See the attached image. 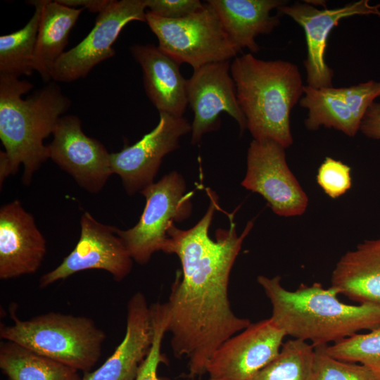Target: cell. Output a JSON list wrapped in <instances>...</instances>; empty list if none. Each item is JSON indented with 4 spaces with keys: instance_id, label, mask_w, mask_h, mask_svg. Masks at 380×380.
Masks as SVG:
<instances>
[{
    "instance_id": "6da1fadb",
    "label": "cell",
    "mask_w": 380,
    "mask_h": 380,
    "mask_svg": "<svg viewBox=\"0 0 380 380\" xmlns=\"http://www.w3.org/2000/svg\"><path fill=\"white\" fill-rule=\"evenodd\" d=\"M208 195L210 204L203 217L186 230L171 223L161 250L177 255L182 265V274L178 272L165 303L167 332L175 356L188 360L191 379L205 373L210 357L224 341L251 324L232 311L228 289L232 267L253 221L239 236L232 213L229 228L217 229L212 239L208 231L219 207L216 194L210 191Z\"/></svg>"
},
{
    "instance_id": "7a4b0ae2",
    "label": "cell",
    "mask_w": 380,
    "mask_h": 380,
    "mask_svg": "<svg viewBox=\"0 0 380 380\" xmlns=\"http://www.w3.org/2000/svg\"><path fill=\"white\" fill-rule=\"evenodd\" d=\"M32 83L0 75V139L5 151L0 152V183L24 167L23 182L31 183L34 173L49 158L44 140L71 105L58 85L51 82L24 100Z\"/></svg>"
},
{
    "instance_id": "3957f363",
    "label": "cell",
    "mask_w": 380,
    "mask_h": 380,
    "mask_svg": "<svg viewBox=\"0 0 380 380\" xmlns=\"http://www.w3.org/2000/svg\"><path fill=\"white\" fill-rule=\"evenodd\" d=\"M257 281L271 303L270 318L275 324L286 336L310 341L314 347L380 327V307L343 303L331 286L324 289L315 282L289 291L281 285L280 276L260 275Z\"/></svg>"
},
{
    "instance_id": "277c9868",
    "label": "cell",
    "mask_w": 380,
    "mask_h": 380,
    "mask_svg": "<svg viewBox=\"0 0 380 380\" xmlns=\"http://www.w3.org/2000/svg\"><path fill=\"white\" fill-rule=\"evenodd\" d=\"M230 72L253 139L272 140L285 148L291 146V112L304 87L298 66L281 59H260L250 53L236 57Z\"/></svg>"
},
{
    "instance_id": "5b68a950",
    "label": "cell",
    "mask_w": 380,
    "mask_h": 380,
    "mask_svg": "<svg viewBox=\"0 0 380 380\" xmlns=\"http://www.w3.org/2000/svg\"><path fill=\"white\" fill-rule=\"evenodd\" d=\"M15 315L13 324H1V338L84 373L100 358L106 336L91 319L49 312L22 320Z\"/></svg>"
},
{
    "instance_id": "8992f818",
    "label": "cell",
    "mask_w": 380,
    "mask_h": 380,
    "mask_svg": "<svg viewBox=\"0 0 380 380\" xmlns=\"http://www.w3.org/2000/svg\"><path fill=\"white\" fill-rule=\"evenodd\" d=\"M146 20L158 39V49L179 65L187 63L194 70L230 61L239 52L208 3L182 18H163L147 11Z\"/></svg>"
},
{
    "instance_id": "52a82bcc",
    "label": "cell",
    "mask_w": 380,
    "mask_h": 380,
    "mask_svg": "<svg viewBox=\"0 0 380 380\" xmlns=\"http://www.w3.org/2000/svg\"><path fill=\"white\" fill-rule=\"evenodd\" d=\"M184 178L171 172L140 193L146 198V205L138 222L132 228L116 233L139 265L146 264L152 255L162 250L171 223L189 217L192 193H186Z\"/></svg>"
},
{
    "instance_id": "ba28073f",
    "label": "cell",
    "mask_w": 380,
    "mask_h": 380,
    "mask_svg": "<svg viewBox=\"0 0 380 380\" xmlns=\"http://www.w3.org/2000/svg\"><path fill=\"white\" fill-rule=\"evenodd\" d=\"M285 149L272 140L253 139L241 185L261 195L277 215L294 217L304 213L308 198L289 167Z\"/></svg>"
},
{
    "instance_id": "9c48e42d",
    "label": "cell",
    "mask_w": 380,
    "mask_h": 380,
    "mask_svg": "<svg viewBox=\"0 0 380 380\" xmlns=\"http://www.w3.org/2000/svg\"><path fill=\"white\" fill-rule=\"evenodd\" d=\"M145 0H110L99 13L89 34L65 51L54 65L51 79L70 82L85 77L103 61L115 54L112 46L122 28L132 21L146 22Z\"/></svg>"
},
{
    "instance_id": "30bf717a",
    "label": "cell",
    "mask_w": 380,
    "mask_h": 380,
    "mask_svg": "<svg viewBox=\"0 0 380 380\" xmlns=\"http://www.w3.org/2000/svg\"><path fill=\"white\" fill-rule=\"evenodd\" d=\"M132 260L116 227L102 224L84 212L75 248L57 267L42 276L39 286L44 288L76 272L94 269L106 270L115 281H121L131 272Z\"/></svg>"
},
{
    "instance_id": "8fae6325",
    "label": "cell",
    "mask_w": 380,
    "mask_h": 380,
    "mask_svg": "<svg viewBox=\"0 0 380 380\" xmlns=\"http://www.w3.org/2000/svg\"><path fill=\"white\" fill-rule=\"evenodd\" d=\"M285 336L270 317L251 323L213 352L205 367L209 380H252L279 354Z\"/></svg>"
},
{
    "instance_id": "7c38bea8",
    "label": "cell",
    "mask_w": 380,
    "mask_h": 380,
    "mask_svg": "<svg viewBox=\"0 0 380 380\" xmlns=\"http://www.w3.org/2000/svg\"><path fill=\"white\" fill-rule=\"evenodd\" d=\"M277 14L292 18L304 30L307 57L303 61L308 85L313 88L333 87V70L325 61L327 39L333 28L345 18L353 15H374L380 17V4H372L369 0H359L334 8L319 9L307 3L284 4Z\"/></svg>"
},
{
    "instance_id": "4fadbf2b",
    "label": "cell",
    "mask_w": 380,
    "mask_h": 380,
    "mask_svg": "<svg viewBox=\"0 0 380 380\" xmlns=\"http://www.w3.org/2000/svg\"><path fill=\"white\" fill-rule=\"evenodd\" d=\"M159 114L153 129L132 146L110 153L113 174L120 176L128 195L152 184L163 157L178 148L180 137L191 132V125L184 117Z\"/></svg>"
},
{
    "instance_id": "5bb4252c",
    "label": "cell",
    "mask_w": 380,
    "mask_h": 380,
    "mask_svg": "<svg viewBox=\"0 0 380 380\" xmlns=\"http://www.w3.org/2000/svg\"><path fill=\"white\" fill-rule=\"evenodd\" d=\"M48 145L49 158L68 172L79 186L96 194L113 174L110 153L98 140L87 136L77 116H61Z\"/></svg>"
},
{
    "instance_id": "9a60e30c",
    "label": "cell",
    "mask_w": 380,
    "mask_h": 380,
    "mask_svg": "<svg viewBox=\"0 0 380 380\" xmlns=\"http://www.w3.org/2000/svg\"><path fill=\"white\" fill-rule=\"evenodd\" d=\"M230 67L229 61L206 64L194 70L187 80L188 103L194 112L192 144L198 143L205 134L220 127L221 112L227 113L237 122L241 133L246 129Z\"/></svg>"
},
{
    "instance_id": "2e32d148",
    "label": "cell",
    "mask_w": 380,
    "mask_h": 380,
    "mask_svg": "<svg viewBox=\"0 0 380 380\" xmlns=\"http://www.w3.org/2000/svg\"><path fill=\"white\" fill-rule=\"evenodd\" d=\"M380 97V81L369 80L345 87L313 88L304 85L300 106L308 110L305 127L333 128L347 136L360 132L367 109Z\"/></svg>"
},
{
    "instance_id": "e0dca14e",
    "label": "cell",
    "mask_w": 380,
    "mask_h": 380,
    "mask_svg": "<svg viewBox=\"0 0 380 380\" xmlns=\"http://www.w3.org/2000/svg\"><path fill=\"white\" fill-rule=\"evenodd\" d=\"M46 252L33 215L14 200L0 209V279L35 272Z\"/></svg>"
},
{
    "instance_id": "ac0fdd59",
    "label": "cell",
    "mask_w": 380,
    "mask_h": 380,
    "mask_svg": "<svg viewBox=\"0 0 380 380\" xmlns=\"http://www.w3.org/2000/svg\"><path fill=\"white\" fill-rule=\"evenodd\" d=\"M155 338L151 306L138 291L127 305L126 332L114 353L97 369L86 372L81 380H136Z\"/></svg>"
},
{
    "instance_id": "d6986e66",
    "label": "cell",
    "mask_w": 380,
    "mask_h": 380,
    "mask_svg": "<svg viewBox=\"0 0 380 380\" xmlns=\"http://www.w3.org/2000/svg\"><path fill=\"white\" fill-rule=\"evenodd\" d=\"M130 51L141 67L146 95L159 113L183 117L188 104L187 80L180 65L153 44H134Z\"/></svg>"
},
{
    "instance_id": "ffe728a7",
    "label": "cell",
    "mask_w": 380,
    "mask_h": 380,
    "mask_svg": "<svg viewBox=\"0 0 380 380\" xmlns=\"http://www.w3.org/2000/svg\"><path fill=\"white\" fill-rule=\"evenodd\" d=\"M230 41L239 51L260 50L255 37L268 34L280 23L271 11L288 4L283 0H208Z\"/></svg>"
},
{
    "instance_id": "44dd1931",
    "label": "cell",
    "mask_w": 380,
    "mask_h": 380,
    "mask_svg": "<svg viewBox=\"0 0 380 380\" xmlns=\"http://www.w3.org/2000/svg\"><path fill=\"white\" fill-rule=\"evenodd\" d=\"M330 286L359 304L380 307V238L345 253L332 272Z\"/></svg>"
},
{
    "instance_id": "7402d4cb",
    "label": "cell",
    "mask_w": 380,
    "mask_h": 380,
    "mask_svg": "<svg viewBox=\"0 0 380 380\" xmlns=\"http://www.w3.org/2000/svg\"><path fill=\"white\" fill-rule=\"evenodd\" d=\"M83 8L65 6L58 1L45 0L40 18L33 68L49 82L52 69L64 53L69 34Z\"/></svg>"
},
{
    "instance_id": "603a6c76",
    "label": "cell",
    "mask_w": 380,
    "mask_h": 380,
    "mask_svg": "<svg viewBox=\"0 0 380 380\" xmlns=\"http://www.w3.org/2000/svg\"><path fill=\"white\" fill-rule=\"evenodd\" d=\"M0 368L8 380H81L77 369L14 342H1Z\"/></svg>"
},
{
    "instance_id": "cb8c5ba5",
    "label": "cell",
    "mask_w": 380,
    "mask_h": 380,
    "mask_svg": "<svg viewBox=\"0 0 380 380\" xmlns=\"http://www.w3.org/2000/svg\"><path fill=\"white\" fill-rule=\"evenodd\" d=\"M30 2L35 9L28 23L22 29L0 37V75L18 78L34 71L33 59L45 0Z\"/></svg>"
},
{
    "instance_id": "d4e9b609",
    "label": "cell",
    "mask_w": 380,
    "mask_h": 380,
    "mask_svg": "<svg viewBox=\"0 0 380 380\" xmlns=\"http://www.w3.org/2000/svg\"><path fill=\"white\" fill-rule=\"evenodd\" d=\"M315 348L306 341L291 338L283 343L279 354L252 380H312Z\"/></svg>"
},
{
    "instance_id": "484cf974",
    "label": "cell",
    "mask_w": 380,
    "mask_h": 380,
    "mask_svg": "<svg viewBox=\"0 0 380 380\" xmlns=\"http://www.w3.org/2000/svg\"><path fill=\"white\" fill-rule=\"evenodd\" d=\"M326 350L338 360L365 366L380 380V327L327 345Z\"/></svg>"
},
{
    "instance_id": "4316f807",
    "label": "cell",
    "mask_w": 380,
    "mask_h": 380,
    "mask_svg": "<svg viewBox=\"0 0 380 380\" xmlns=\"http://www.w3.org/2000/svg\"><path fill=\"white\" fill-rule=\"evenodd\" d=\"M327 345L315 346V360L312 380H379L365 366L344 362L331 356Z\"/></svg>"
},
{
    "instance_id": "83f0119b",
    "label": "cell",
    "mask_w": 380,
    "mask_h": 380,
    "mask_svg": "<svg viewBox=\"0 0 380 380\" xmlns=\"http://www.w3.org/2000/svg\"><path fill=\"white\" fill-rule=\"evenodd\" d=\"M151 306L155 324V338L152 348L143 362L136 380H161L158 376V367L165 360L161 346L165 334L167 332L169 312L165 303H157Z\"/></svg>"
},
{
    "instance_id": "f1b7e54d",
    "label": "cell",
    "mask_w": 380,
    "mask_h": 380,
    "mask_svg": "<svg viewBox=\"0 0 380 380\" xmlns=\"http://www.w3.org/2000/svg\"><path fill=\"white\" fill-rule=\"evenodd\" d=\"M350 170L343 162L327 157L318 168L317 184L328 196L338 198L351 187Z\"/></svg>"
},
{
    "instance_id": "f546056e",
    "label": "cell",
    "mask_w": 380,
    "mask_h": 380,
    "mask_svg": "<svg viewBox=\"0 0 380 380\" xmlns=\"http://www.w3.org/2000/svg\"><path fill=\"white\" fill-rule=\"evenodd\" d=\"M149 12L167 19L186 17L203 8L205 4L198 0H145Z\"/></svg>"
},
{
    "instance_id": "4dcf8cb0",
    "label": "cell",
    "mask_w": 380,
    "mask_h": 380,
    "mask_svg": "<svg viewBox=\"0 0 380 380\" xmlns=\"http://www.w3.org/2000/svg\"><path fill=\"white\" fill-rule=\"evenodd\" d=\"M360 132L368 138L380 139V102L374 101L367 109Z\"/></svg>"
},
{
    "instance_id": "1f68e13d",
    "label": "cell",
    "mask_w": 380,
    "mask_h": 380,
    "mask_svg": "<svg viewBox=\"0 0 380 380\" xmlns=\"http://www.w3.org/2000/svg\"><path fill=\"white\" fill-rule=\"evenodd\" d=\"M58 1L65 6L76 8L82 6L91 12L100 13L109 4L108 0H58Z\"/></svg>"
}]
</instances>
